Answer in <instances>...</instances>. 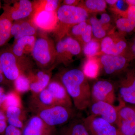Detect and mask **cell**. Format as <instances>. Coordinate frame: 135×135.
I'll return each mask as SVG.
<instances>
[{"label": "cell", "mask_w": 135, "mask_h": 135, "mask_svg": "<svg viewBox=\"0 0 135 135\" xmlns=\"http://www.w3.org/2000/svg\"><path fill=\"white\" fill-rule=\"evenodd\" d=\"M60 81L77 110H83L89 107L92 103L91 89L82 71L73 69L66 71Z\"/></svg>", "instance_id": "1"}, {"label": "cell", "mask_w": 135, "mask_h": 135, "mask_svg": "<svg viewBox=\"0 0 135 135\" xmlns=\"http://www.w3.org/2000/svg\"><path fill=\"white\" fill-rule=\"evenodd\" d=\"M32 53L37 64L46 71L50 69L56 57V48L53 42L46 36L36 39Z\"/></svg>", "instance_id": "2"}, {"label": "cell", "mask_w": 135, "mask_h": 135, "mask_svg": "<svg viewBox=\"0 0 135 135\" xmlns=\"http://www.w3.org/2000/svg\"><path fill=\"white\" fill-rule=\"evenodd\" d=\"M49 126L55 127L64 126L77 117L73 107L55 105L48 109L38 111L35 114Z\"/></svg>", "instance_id": "3"}, {"label": "cell", "mask_w": 135, "mask_h": 135, "mask_svg": "<svg viewBox=\"0 0 135 135\" xmlns=\"http://www.w3.org/2000/svg\"><path fill=\"white\" fill-rule=\"evenodd\" d=\"M118 84L119 98L135 105V68H127Z\"/></svg>", "instance_id": "4"}, {"label": "cell", "mask_w": 135, "mask_h": 135, "mask_svg": "<svg viewBox=\"0 0 135 135\" xmlns=\"http://www.w3.org/2000/svg\"><path fill=\"white\" fill-rule=\"evenodd\" d=\"M56 12L59 21L65 24L72 25L86 22L88 16L86 9L74 5H62Z\"/></svg>", "instance_id": "5"}, {"label": "cell", "mask_w": 135, "mask_h": 135, "mask_svg": "<svg viewBox=\"0 0 135 135\" xmlns=\"http://www.w3.org/2000/svg\"><path fill=\"white\" fill-rule=\"evenodd\" d=\"M83 120L90 135H121L115 125L99 116L90 114Z\"/></svg>", "instance_id": "6"}, {"label": "cell", "mask_w": 135, "mask_h": 135, "mask_svg": "<svg viewBox=\"0 0 135 135\" xmlns=\"http://www.w3.org/2000/svg\"><path fill=\"white\" fill-rule=\"evenodd\" d=\"M101 70L107 75H115L125 71L128 68L129 60L123 55H112L104 54L98 59Z\"/></svg>", "instance_id": "7"}, {"label": "cell", "mask_w": 135, "mask_h": 135, "mask_svg": "<svg viewBox=\"0 0 135 135\" xmlns=\"http://www.w3.org/2000/svg\"><path fill=\"white\" fill-rule=\"evenodd\" d=\"M119 101L120 103L117 106L101 101L92 102L89 106L91 115L99 116L111 124L116 125L119 110L126 104L120 99H119Z\"/></svg>", "instance_id": "8"}, {"label": "cell", "mask_w": 135, "mask_h": 135, "mask_svg": "<svg viewBox=\"0 0 135 135\" xmlns=\"http://www.w3.org/2000/svg\"><path fill=\"white\" fill-rule=\"evenodd\" d=\"M92 102H105L113 105L116 99L115 88L108 81L101 80L96 81L91 89Z\"/></svg>", "instance_id": "9"}, {"label": "cell", "mask_w": 135, "mask_h": 135, "mask_svg": "<svg viewBox=\"0 0 135 135\" xmlns=\"http://www.w3.org/2000/svg\"><path fill=\"white\" fill-rule=\"evenodd\" d=\"M116 125L121 135H135V107L123 105L118 112Z\"/></svg>", "instance_id": "10"}, {"label": "cell", "mask_w": 135, "mask_h": 135, "mask_svg": "<svg viewBox=\"0 0 135 135\" xmlns=\"http://www.w3.org/2000/svg\"><path fill=\"white\" fill-rule=\"evenodd\" d=\"M16 58L13 53L9 51L4 52L0 56L3 74L10 80L15 81L20 75H25L24 72L26 69L18 63Z\"/></svg>", "instance_id": "11"}, {"label": "cell", "mask_w": 135, "mask_h": 135, "mask_svg": "<svg viewBox=\"0 0 135 135\" xmlns=\"http://www.w3.org/2000/svg\"><path fill=\"white\" fill-rule=\"evenodd\" d=\"M22 135H56L55 127L49 126L36 115L30 118L25 124Z\"/></svg>", "instance_id": "12"}, {"label": "cell", "mask_w": 135, "mask_h": 135, "mask_svg": "<svg viewBox=\"0 0 135 135\" xmlns=\"http://www.w3.org/2000/svg\"><path fill=\"white\" fill-rule=\"evenodd\" d=\"M55 48L56 57L63 62L78 55L81 50L79 42L71 36L61 39L57 44Z\"/></svg>", "instance_id": "13"}, {"label": "cell", "mask_w": 135, "mask_h": 135, "mask_svg": "<svg viewBox=\"0 0 135 135\" xmlns=\"http://www.w3.org/2000/svg\"><path fill=\"white\" fill-rule=\"evenodd\" d=\"M127 47V44L126 41L117 35L105 36L101 43V51L105 55H123Z\"/></svg>", "instance_id": "14"}, {"label": "cell", "mask_w": 135, "mask_h": 135, "mask_svg": "<svg viewBox=\"0 0 135 135\" xmlns=\"http://www.w3.org/2000/svg\"><path fill=\"white\" fill-rule=\"evenodd\" d=\"M28 104L30 110L34 114L56 105L51 92L47 88L38 94H32Z\"/></svg>", "instance_id": "15"}, {"label": "cell", "mask_w": 135, "mask_h": 135, "mask_svg": "<svg viewBox=\"0 0 135 135\" xmlns=\"http://www.w3.org/2000/svg\"><path fill=\"white\" fill-rule=\"evenodd\" d=\"M58 21L56 11L50 12L36 8L32 22L36 27L44 31H50L56 27Z\"/></svg>", "instance_id": "16"}, {"label": "cell", "mask_w": 135, "mask_h": 135, "mask_svg": "<svg viewBox=\"0 0 135 135\" xmlns=\"http://www.w3.org/2000/svg\"><path fill=\"white\" fill-rule=\"evenodd\" d=\"M47 88L51 92L56 105L73 107L71 99L60 81L53 80L50 82Z\"/></svg>", "instance_id": "17"}, {"label": "cell", "mask_w": 135, "mask_h": 135, "mask_svg": "<svg viewBox=\"0 0 135 135\" xmlns=\"http://www.w3.org/2000/svg\"><path fill=\"white\" fill-rule=\"evenodd\" d=\"M33 9V6L31 1L20 0L13 7L11 8L5 16H3L11 21H18L29 16L32 12Z\"/></svg>", "instance_id": "18"}, {"label": "cell", "mask_w": 135, "mask_h": 135, "mask_svg": "<svg viewBox=\"0 0 135 135\" xmlns=\"http://www.w3.org/2000/svg\"><path fill=\"white\" fill-rule=\"evenodd\" d=\"M56 135H90L83 118L77 116L57 131Z\"/></svg>", "instance_id": "19"}, {"label": "cell", "mask_w": 135, "mask_h": 135, "mask_svg": "<svg viewBox=\"0 0 135 135\" xmlns=\"http://www.w3.org/2000/svg\"><path fill=\"white\" fill-rule=\"evenodd\" d=\"M29 77L30 81V89L32 94H36L46 89L50 82V74L46 71H40L36 74L29 73Z\"/></svg>", "instance_id": "20"}, {"label": "cell", "mask_w": 135, "mask_h": 135, "mask_svg": "<svg viewBox=\"0 0 135 135\" xmlns=\"http://www.w3.org/2000/svg\"><path fill=\"white\" fill-rule=\"evenodd\" d=\"M36 32V26L32 22L28 21H16L12 24L11 35L16 40L26 36H33Z\"/></svg>", "instance_id": "21"}, {"label": "cell", "mask_w": 135, "mask_h": 135, "mask_svg": "<svg viewBox=\"0 0 135 135\" xmlns=\"http://www.w3.org/2000/svg\"><path fill=\"white\" fill-rule=\"evenodd\" d=\"M116 24L119 31L129 33L135 28V6H129L126 14L116 20Z\"/></svg>", "instance_id": "22"}, {"label": "cell", "mask_w": 135, "mask_h": 135, "mask_svg": "<svg viewBox=\"0 0 135 135\" xmlns=\"http://www.w3.org/2000/svg\"><path fill=\"white\" fill-rule=\"evenodd\" d=\"M35 41L34 36H24L18 39L13 46L12 53L16 57L22 56L27 47L32 50Z\"/></svg>", "instance_id": "23"}, {"label": "cell", "mask_w": 135, "mask_h": 135, "mask_svg": "<svg viewBox=\"0 0 135 135\" xmlns=\"http://www.w3.org/2000/svg\"><path fill=\"white\" fill-rule=\"evenodd\" d=\"M101 71V66L98 59L94 57L87 59L83 68L82 72L87 78H97Z\"/></svg>", "instance_id": "24"}, {"label": "cell", "mask_w": 135, "mask_h": 135, "mask_svg": "<svg viewBox=\"0 0 135 135\" xmlns=\"http://www.w3.org/2000/svg\"><path fill=\"white\" fill-rule=\"evenodd\" d=\"M12 24L7 18L0 17V46L5 44L11 36V30Z\"/></svg>", "instance_id": "25"}, {"label": "cell", "mask_w": 135, "mask_h": 135, "mask_svg": "<svg viewBox=\"0 0 135 135\" xmlns=\"http://www.w3.org/2000/svg\"><path fill=\"white\" fill-rule=\"evenodd\" d=\"M19 94L16 90L9 92L6 94V98L1 107L3 111L9 107H17L22 108L21 98Z\"/></svg>", "instance_id": "26"}, {"label": "cell", "mask_w": 135, "mask_h": 135, "mask_svg": "<svg viewBox=\"0 0 135 135\" xmlns=\"http://www.w3.org/2000/svg\"><path fill=\"white\" fill-rule=\"evenodd\" d=\"M30 81L27 75H21L15 81V90L18 94L27 92L30 89Z\"/></svg>", "instance_id": "27"}, {"label": "cell", "mask_w": 135, "mask_h": 135, "mask_svg": "<svg viewBox=\"0 0 135 135\" xmlns=\"http://www.w3.org/2000/svg\"><path fill=\"white\" fill-rule=\"evenodd\" d=\"M90 24L92 27V33L94 37L98 39H103L106 35V32L103 26L101 25L98 19L94 17L90 19Z\"/></svg>", "instance_id": "28"}, {"label": "cell", "mask_w": 135, "mask_h": 135, "mask_svg": "<svg viewBox=\"0 0 135 135\" xmlns=\"http://www.w3.org/2000/svg\"><path fill=\"white\" fill-rule=\"evenodd\" d=\"M101 50V44L94 39L84 45L83 53L89 58L94 57Z\"/></svg>", "instance_id": "29"}, {"label": "cell", "mask_w": 135, "mask_h": 135, "mask_svg": "<svg viewBox=\"0 0 135 135\" xmlns=\"http://www.w3.org/2000/svg\"><path fill=\"white\" fill-rule=\"evenodd\" d=\"M85 7L90 11L101 12L107 7V3L104 0H87L85 2Z\"/></svg>", "instance_id": "30"}, {"label": "cell", "mask_w": 135, "mask_h": 135, "mask_svg": "<svg viewBox=\"0 0 135 135\" xmlns=\"http://www.w3.org/2000/svg\"><path fill=\"white\" fill-rule=\"evenodd\" d=\"M59 1L56 0H47L42 1L36 8L44 10L46 11H56L58 7Z\"/></svg>", "instance_id": "31"}, {"label": "cell", "mask_w": 135, "mask_h": 135, "mask_svg": "<svg viewBox=\"0 0 135 135\" xmlns=\"http://www.w3.org/2000/svg\"><path fill=\"white\" fill-rule=\"evenodd\" d=\"M5 114L7 119L10 118H19L22 120L24 118V113L22 108L17 107H9L5 109Z\"/></svg>", "instance_id": "32"}, {"label": "cell", "mask_w": 135, "mask_h": 135, "mask_svg": "<svg viewBox=\"0 0 135 135\" xmlns=\"http://www.w3.org/2000/svg\"><path fill=\"white\" fill-rule=\"evenodd\" d=\"M88 25L86 22H84L73 25L70 29L71 34L75 37L80 38L85 31Z\"/></svg>", "instance_id": "33"}, {"label": "cell", "mask_w": 135, "mask_h": 135, "mask_svg": "<svg viewBox=\"0 0 135 135\" xmlns=\"http://www.w3.org/2000/svg\"><path fill=\"white\" fill-rule=\"evenodd\" d=\"M92 34L91 25L90 24H88L84 33L80 37L81 40L85 43V44L89 42L92 40Z\"/></svg>", "instance_id": "34"}, {"label": "cell", "mask_w": 135, "mask_h": 135, "mask_svg": "<svg viewBox=\"0 0 135 135\" xmlns=\"http://www.w3.org/2000/svg\"><path fill=\"white\" fill-rule=\"evenodd\" d=\"M8 123L10 126H13L22 130L25 124L23 123L22 120L19 118H10L7 119Z\"/></svg>", "instance_id": "35"}, {"label": "cell", "mask_w": 135, "mask_h": 135, "mask_svg": "<svg viewBox=\"0 0 135 135\" xmlns=\"http://www.w3.org/2000/svg\"><path fill=\"white\" fill-rule=\"evenodd\" d=\"M5 135H22V130L13 126H7L5 132Z\"/></svg>", "instance_id": "36"}, {"label": "cell", "mask_w": 135, "mask_h": 135, "mask_svg": "<svg viewBox=\"0 0 135 135\" xmlns=\"http://www.w3.org/2000/svg\"><path fill=\"white\" fill-rule=\"evenodd\" d=\"M99 22L101 25H106L108 24L110 21L111 18L109 15L107 13H103L100 16V18L98 19Z\"/></svg>", "instance_id": "37"}, {"label": "cell", "mask_w": 135, "mask_h": 135, "mask_svg": "<svg viewBox=\"0 0 135 135\" xmlns=\"http://www.w3.org/2000/svg\"><path fill=\"white\" fill-rule=\"evenodd\" d=\"M7 127V120L0 121V134L5 133V129Z\"/></svg>", "instance_id": "38"}, {"label": "cell", "mask_w": 135, "mask_h": 135, "mask_svg": "<svg viewBox=\"0 0 135 135\" xmlns=\"http://www.w3.org/2000/svg\"><path fill=\"white\" fill-rule=\"evenodd\" d=\"M6 94H4V92L0 93V108L6 98Z\"/></svg>", "instance_id": "39"}, {"label": "cell", "mask_w": 135, "mask_h": 135, "mask_svg": "<svg viewBox=\"0 0 135 135\" xmlns=\"http://www.w3.org/2000/svg\"><path fill=\"white\" fill-rule=\"evenodd\" d=\"M4 77L5 76H4L3 72L2 66L1 59H0V83L3 82L4 80Z\"/></svg>", "instance_id": "40"}, {"label": "cell", "mask_w": 135, "mask_h": 135, "mask_svg": "<svg viewBox=\"0 0 135 135\" xmlns=\"http://www.w3.org/2000/svg\"><path fill=\"white\" fill-rule=\"evenodd\" d=\"M131 50L133 55L135 57V37L131 46Z\"/></svg>", "instance_id": "41"}, {"label": "cell", "mask_w": 135, "mask_h": 135, "mask_svg": "<svg viewBox=\"0 0 135 135\" xmlns=\"http://www.w3.org/2000/svg\"><path fill=\"white\" fill-rule=\"evenodd\" d=\"M77 2L75 0H65L64 2L65 5L73 6L74 4Z\"/></svg>", "instance_id": "42"}, {"label": "cell", "mask_w": 135, "mask_h": 135, "mask_svg": "<svg viewBox=\"0 0 135 135\" xmlns=\"http://www.w3.org/2000/svg\"><path fill=\"white\" fill-rule=\"evenodd\" d=\"M7 119L5 112L2 110H0V121L7 120Z\"/></svg>", "instance_id": "43"}, {"label": "cell", "mask_w": 135, "mask_h": 135, "mask_svg": "<svg viewBox=\"0 0 135 135\" xmlns=\"http://www.w3.org/2000/svg\"><path fill=\"white\" fill-rule=\"evenodd\" d=\"M105 1L107 3L112 5H115L118 1L117 0H106Z\"/></svg>", "instance_id": "44"}, {"label": "cell", "mask_w": 135, "mask_h": 135, "mask_svg": "<svg viewBox=\"0 0 135 135\" xmlns=\"http://www.w3.org/2000/svg\"><path fill=\"white\" fill-rule=\"evenodd\" d=\"M126 1L129 6H135V0H127Z\"/></svg>", "instance_id": "45"}, {"label": "cell", "mask_w": 135, "mask_h": 135, "mask_svg": "<svg viewBox=\"0 0 135 135\" xmlns=\"http://www.w3.org/2000/svg\"><path fill=\"white\" fill-rule=\"evenodd\" d=\"M2 92H3V89L2 88L0 87V93H2Z\"/></svg>", "instance_id": "46"}, {"label": "cell", "mask_w": 135, "mask_h": 135, "mask_svg": "<svg viewBox=\"0 0 135 135\" xmlns=\"http://www.w3.org/2000/svg\"><path fill=\"white\" fill-rule=\"evenodd\" d=\"M1 1H0V8H1Z\"/></svg>", "instance_id": "47"}]
</instances>
